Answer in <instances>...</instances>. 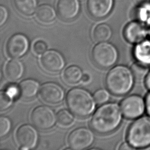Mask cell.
<instances>
[{
  "mask_svg": "<svg viewBox=\"0 0 150 150\" xmlns=\"http://www.w3.org/2000/svg\"><path fill=\"white\" fill-rule=\"evenodd\" d=\"M122 114V110L117 103H105L97 109L92 116V128L99 134L112 132L121 124Z\"/></svg>",
  "mask_w": 150,
  "mask_h": 150,
  "instance_id": "1",
  "label": "cell"
},
{
  "mask_svg": "<svg viewBox=\"0 0 150 150\" xmlns=\"http://www.w3.org/2000/svg\"><path fill=\"white\" fill-rule=\"evenodd\" d=\"M134 77L131 69L125 66H117L108 73L105 85L108 90L114 95L125 96L132 90Z\"/></svg>",
  "mask_w": 150,
  "mask_h": 150,
  "instance_id": "2",
  "label": "cell"
},
{
  "mask_svg": "<svg viewBox=\"0 0 150 150\" xmlns=\"http://www.w3.org/2000/svg\"><path fill=\"white\" fill-rule=\"evenodd\" d=\"M68 107L72 113L79 117H86L94 111L96 103L91 94L86 90L75 88L69 91L67 95Z\"/></svg>",
  "mask_w": 150,
  "mask_h": 150,
  "instance_id": "3",
  "label": "cell"
},
{
  "mask_svg": "<svg viewBox=\"0 0 150 150\" xmlns=\"http://www.w3.org/2000/svg\"><path fill=\"white\" fill-rule=\"evenodd\" d=\"M127 139L135 149L150 146V117L142 116L133 122L128 129Z\"/></svg>",
  "mask_w": 150,
  "mask_h": 150,
  "instance_id": "4",
  "label": "cell"
},
{
  "mask_svg": "<svg viewBox=\"0 0 150 150\" xmlns=\"http://www.w3.org/2000/svg\"><path fill=\"white\" fill-rule=\"evenodd\" d=\"M92 57L96 65L103 68L113 66L118 58V52L116 47L110 43L101 42L94 47Z\"/></svg>",
  "mask_w": 150,
  "mask_h": 150,
  "instance_id": "5",
  "label": "cell"
},
{
  "mask_svg": "<svg viewBox=\"0 0 150 150\" xmlns=\"http://www.w3.org/2000/svg\"><path fill=\"white\" fill-rule=\"evenodd\" d=\"M33 124L41 130H48L52 128L57 122L54 111L48 106H40L33 111L31 115Z\"/></svg>",
  "mask_w": 150,
  "mask_h": 150,
  "instance_id": "6",
  "label": "cell"
},
{
  "mask_svg": "<svg viewBox=\"0 0 150 150\" xmlns=\"http://www.w3.org/2000/svg\"><path fill=\"white\" fill-rule=\"evenodd\" d=\"M122 113L128 119H135L142 115L146 108L144 100L137 95L129 96L120 103Z\"/></svg>",
  "mask_w": 150,
  "mask_h": 150,
  "instance_id": "7",
  "label": "cell"
},
{
  "mask_svg": "<svg viewBox=\"0 0 150 150\" xmlns=\"http://www.w3.org/2000/svg\"><path fill=\"white\" fill-rule=\"evenodd\" d=\"M95 136L91 130L85 128H81L74 130L69 135L68 143L71 149L81 150L91 146Z\"/></svg>",
  "mask_w": 150,
  "mask_h": 150,
  "instance_id": "8",
  "label": "cell"
},
{
  "mask_svg": "<svg viewBox=\"0 0 150 150\" xmlns=\"http://www.w3.org/2000/svg\"><path fill=\"white\" fill-rule=\"evenodd\" d=\"M16 138L21 150H29L36 146L38 141V133L34 127L24 125L17 130Z\"/></svg>",
  "mask_w": 150,
  "mask_h": 150,
  "instance_id": "9",
  "label": "cell"
},
{
  "mask_svg": "<svg viewBox=\"0 0 150 150\" xmlns=\"http://www.w3.org/2000/svg\"><path fill=\"white\" fill-rule=\"evenodd\" d=\"M40 96L45 103L54 105L63 100L65 93L63 88L58 84L48 83L41 86L40 89Z\"/></svg>",
  "mask_w": 150,
  "mask_h": 150,
  "instance_id": "10",
  "label": "cell"
},
{
  "mask_svg": "<svg viewBox=\"0 0 150 150\" xmlns=\"http://www.w3.org/2000/svg\"><path fill=\"white\" fill-rule=\"evenodd\" d=\"M29 43L27 37L18 33L10 38L7 44V52L10 57L20 58L26 54L28 50Z\"/></svg>",
  "mask_w": 150,
  "mask_h": 150,
  "instance_id": "11",
  "label": "cell"
},
{
  "mask_svg": "<svg viewBox=\"0 0 150 150\" xmlns=\"http://www.w3.org/2000/svg\"><path fill=\"white\" fill-rule=\"evenodd\" d=\"M148 34L146 27L139 22L133 21L129 23L124 29V37L131 44H137L144 41Z\"/></svg>",
  "mask_w": 150,
  "mask_h": 150,
  "instance_id": "12",
  "label": "cell"
},
{
  "mask_svg": "<svg viewBox=\"0 0 150 150\" xmlns=\"http://www.w3.org/2000/svg\"><path fill=\"white\" fill-rule=\"evenodd\" d=\"M41 64L44 69L50 72H57L64 68L65 59L63 55L56 50L45 51L42 56Z\"/></svg>",
  "mask_w": 150,
  "mask_h": 150,
  "instance_id": "13",
  "label": "cell"
},
{
  "mask_svg": "<svg viewBox=\"0 0 150 150\" xmlns=\"http://www.w3.org/2000/svg\"><path fill=\"white\" fill-rule=\"evenodd\" d=\"M113 0H88L87 9L94 18H104L111 11Z\"/></svg>",
  "mask_w": 150,
  "mask_h": 150,
  "instance_id": "14",
  "label": "cell"
},
{
  "mask_svg": "<svg viewBox=\"0 0 150 150\" xmlns=\"http://www.w3.org/2000/svg\"><path fill=\"white\" fill-rule=\"evenodd\" d=\"M57 9L61 18L67 21L73 20L79 12L80 5L79 0H59Z\"/></svg>",
  "mask_w": 150,
  "mask_h": 150,
  "instance_id": "15",
  "label": "cell"
},
{
  "mask_svg": "<svg viewBox=\"0 0 150 150\" xmlns=\"http://www.w3.org/2000/svg\"><path fill=\"white\" fill-rule=\"evenodd\" d=\"M134 55L137 62L150 66V40L137 44L134 49Z\"/></svg>",
  "mask_w": 150,
  "mask_h": 150,
  "instance_id": "16",
  "label": "cell"
},
{
  "mask_svg": "<svg viewBox=\"0 0 150 150\" xmlns=\"http://www.w3.org/2000/svg\"><path fill=\"white\" fill-rule=\"evenodd\" d=\"M24 68L22 63L17 59L8 62L5 68V74L9 80L16 81L20 79L24 73Z\"/></svg>",
  "mask_w": 150,
  "mask_h": 150,
  "instance_id": "17",
  "label": "cell"
},
{
  "mask_svg": "<svg viewBox=\"0 0 150 150\" xmlns=\"http://www.w3.org/2000/svg\"><path fill=\"white\" fill-rule=\"evenodd\" d=\"M40 85L33 79H26L22 81L18 86V90L23 98L30 99L34 98L38 93Z\"/></svg>",
  "mask_w": 150,
  "mask_h": 150,
  "instance_id": "18",
  "label": "cell"
},
{
  "mask_svg": "<svg viewBox=\"0 0 150 150\" xmlns=\"http://www.w3.org/2000/svg\"><path fill=\"white\" fill-rule=\"evenodd\" d=\"M56 12L52 6L44 4L40 6L37 11V17L41 22L48 24L52 22L56 18Z\"/></svg>",
  "mask_w": 150,
  "mask_h": 150,
  "instance_id": "19",
  "label": "cell"
},
{
  "mask_svg": "<svg viewBox=\"0 0 150 150\" xmlns=\"http://www.w3.org/2000/svg\"><path fill=\"white\" fill-rule=\"evenodd\" d=\"M14 5L22 14L29 16L35 13L37 9V0H14Z\"/></svg>",
  "mask_w": 150,
  "mask_h": 150,
  "instance_id": "20",
  "label": "cell"
},
{
  "mask_svg": "<svg viewBox=\"0 0 150 150\" xmlns=\"http://www.w3.org/2000/svg\"><path fill=\"white\" fill-rule=\"evenodd\" d=\"M111 28L105 24L98 25L93 31V37L97 42H105L111 38Z\"/></svg>",
  "mask_w": 150,
  "mask_h": 150,
  "instance_id": "21",
  "label": "cell"
},
{
  "mask_svg": "<svg viewBox=\"0 0 150 150\" xmlns=\"http://www.w3.org/2000/svg\"><path fill=\"white\" fill-rule=\"evenodd\" d=\"M83 73L81 69L76 66L68 67L64 73V78L68 83L74 84L82 79Z\"/></svg>",
  "mask_w": 150,
  "mask_h": 150,
  "instance_id": "22",
  "label": "cell"
},
{
  "mask_svg": "<svg viewBox=\"0 0 150 150\" xmlns=\"http://www.w3.org/2000/svg\"><path fill=\"white\" fill-rule=\"evenodd\" d=\"M149 66L137 62L132 65L131 70L134 76L137 78H142L146 76L149 72Z\"/></svg>",
  "mask_w": 150,
  "mask_h": 150,
  "instance_id": "23",
  "label": "cell"
},
{
  "mask_svg": "<svg viewBox=\"0 0 150 150\" xmlns=\"http://www.w3.org/2000/svg\"><path fill=\"white\" fill-rule=\"evenodd\" d=\"M57 120L62 125L69 126L73 122L74 117L67 110H62L57 114Z\"/></svg>",
  "mask_w": 150,
  "mask_h": 150,
  "instance_id": "24",
  "label": "cell"
},
{
  "mask_svg": "<svg viewBox=\"0 0 150 150\" xmlns=\"http://www.w3.org/2000/svg\"><path fill=\"white\" fill-rule=\"evenodd\" d=\"M13 97L7 91H1L0 93V109L4 111L8 109L12 104Z\"/></svg>",
  "mask_w": 150,
  "mask_h": 150,
  "instance_id": "25",
  "label": "cell"
},
{
  "mask_svg": "<svg viewBox=\"0 0 150 150\" xmlns=\"http://www.w3.org/2000/svg\"><path fill=\"white\" fill-rule=\"evenodd\" d=\"M11 124L10 120L6 117H1L0 118V136L3 137L10 131Z\"/></svg>",
  "mask_w": 150,
  "mask_h": 150,
  "instance_id": "26",
  "label": "cell"
},
{
  "mask_svg": "<svg viewBox=\"0 0 150 150\" xmlns=\"http://www.w3.org/2000/svg\"><path fill=\"white\" fill-rule=\"evenodd\" d=\"M94 98L97 103L103 104L107 103L109 100V93L105 90H99L94 94Z\"/></svg>",
  "mask_w": 150,
  "mask_h": 150,
  "instance_id": "27",
  "label": "cell"
},
{
  "mask_svg": "<svg viewBox=\"0 0 150 150\" xmlns=\"http://www.w3.org/2000/svg\"><path fill=\"white\" fill-rule=\"evenodd\" d=\"M47 49V45L43 41H39L35 43L33 50L37 54H41L45 52Z\"/></svg>",
  "mask_w": 150,
  "mask_h": 150,
  "instance_id": "28",
  "label": "cell"
},
{
  "mask_svg": "<svg viewBox=\"0 0 150 150\" xmlns=\"http://www.w3.org/2000/svg\"><path fill=\"white\" fill-rule=\"evenodd\" d=\"M8 11L5 7H0V25L4 24L8 18Z\"/></svg>",
  "mask_w": 150,
  "mask_h": 150,
  "instance_id": "29",
  "label": "cell"
},
{
  "mask_svg": "<svg viewBox=\"0 0 150 150\" xmlns=\"http://www.w3.org/2000/svg\"><path fill=\"white\" fill-rule=\"evenodd\" d=\"M6 91L7 92L10 96H12L13 98H14L18 93L19 90H18V88H17L16 87L12 86L8 88V89Z\"/></svg>",
  "mask_w": 150,
  "mask_h": 150,
  "instance_id": "30",
  "label": "cell"
},
{
  "mask_svg": "<svg viewBox=\"0 0 150 150\" xmlns=\"http://www.w3.org/2000/svg\"><path fill=\"white\" fill-rule=\"evenodd\" d=\"M135 149L134 148L133 146H131L128 142H124L122 143L119 148V150H134Z\"/></svg>",
  "mask_w": 150,
  "mask_h": 150,
  "instance_id": "31",
  "label": "cell"
},
{
  "mask_svg": "<svg viewBox=\"0 0 150 150\" xmlns=\"http://www.w3.org/2000/svg\"><path fill=\"white\" fill-rule=\"evenodd\" d=\"M145 104H146V112L150 116V92L146 96Z\"/></svg>",
  "mask_w": 150,
  "mask_h": 150,
  "instance_id": "32",
  "label": "cell"
},
{
  "mask_svg": "<svg viewBox=\"0 0 150 150\" xmlns=\"http://www.w3.org/2000/svg\"><path fill=\"white\" fill-rule=\"evenodd\" d=\"M145 85L146 87L150 90V72L148 73L145 78Z\"/></svg>",
  "mask_w": 150,
  "mask_h": 150,
  "instance_id": "33",
  "label": "cell"
},
{
  "mask_svg": "<svg viewBox=\"0 0 150 150\" xmlns=\"http://www.w3.org/2000/svg\"><path fill=\"white\" fill-rule=\"evenodd\" d=\"M90 79V77L88 74H84L82 78V81L83 82H88V81H89Z\"/></svg>",
  "mask_w": 150,
  "mask_h": 150,
  "instance_id": "34",
  "label": "cell"
},
{
  "mask_svg": "<svg viewBox=\"0 0 150 150\" xmlns=\"http://www.w3.org/2000/svg\"><path fill=\"white\" fill-rule=\"evenodd\" d=\"M150 0H136V2L138 3V4H141V5H144L146 4L149 2Z\"/></svg>",
  "mask_w": 150,
  "mask_h": 150,
  "instance_id": "35",
  "label": "cell"
},
{
  "mask_svg": "<svg viewBox=\"0 0 150 150\" xmlns=\"http://www.w3.org/2000/svg\"><path fill=\"white\" fill-rule=\"evenodd\" d=\"M149 21H150V23H149V35H150V19L149 20Z\"/></svg>",
  "mask_w": 150,
  "mask_h": 150,
  "instance_id": "36",
  "label": "cell"
}]
</instances>
